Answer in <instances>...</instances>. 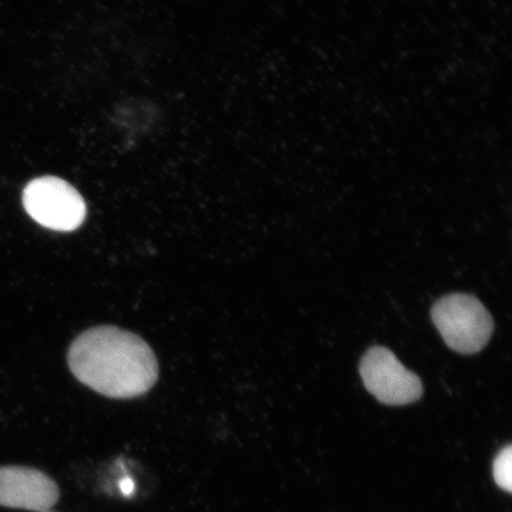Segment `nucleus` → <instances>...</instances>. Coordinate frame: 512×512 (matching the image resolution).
I'll list each match as a JSON object with an SVG mask.
<instances>
[{
	"label": "nucleus",
	"instance_id": "39448f33",
	"mask_svg": "<svg viewBox=\"0 0 512 512\" xmlns=\"http://www.w3.org/2000/svg\"><path fill=\"white\" fill-rule=\"evenodd\" d=\"M59 486L43 472L29 467H0V505L47 512L59 501Z\"/></svg>",
	"mask_w": 512,
	"mask_h": 512
},
{
	"label": "nucleus",
	"instance_id": "20e7f679",
	"mask_svg": "<svg viewBox=\"0 0 512 512\" xmlns=\"http://www.w3.org/2000/svg\"><path fill=\"white\" fill-rule=\"evenodd\" d=\"M360 374L368 392L384 405H411L424 393L419 376L403 367L393 352L383 347L366 352Z\"/></svg>",
	"mask_w": 512,
	"mask_h": 512
},
{
	"label": "nucleus",
	"instance_id": "f257e3e1",
	"mask_svg": "<svg viewBox=\"0 0 512 512\" xmlns=\"http://www.w3.org/2000/svg\"><path fill=\"white\" fill-rule=\"evenodd\" d=\"M72 373L96 393L131 399L155 386L158 362L142 338L114 326L83 332L69 349Z\"/></svg>",
	"mask_w": 512,
	"mask_h": 512
},
{
	"label": "nucleus",
	"instance_id": "7ed1b4c3",
	"mask_svg": "<svg viewBox=\"0 0 512 512\" xmlns=\"http://www.w3.org/2000/svg\"><path fill=\"white\" fill-rule=\"evenodd\" d=\"M23 206L31 219L57 232H72L86 219V203L66 181L41 177L31 181L23 192Z\"/></svg>",
	"mask_w": 512,
	"mask_h": 512
},
{
	"label": "nucleus",
	"instance_id": "0eeeda50",
	"mask_svg": "<svg viewBox=\"0 0 512 512\" xmlns=\"http://www.w3.org/2000/svg\"><path fill=\"white\" fill-rule=\"evenodd\" d=\"M120 489L123 495L130 496L134 492V482L131 478H125L120 482Z\"/></svg>",
	"mask_w": 512,
	"mask_h": 512
},
{
	"label": "nucleus",
	"instance_id": "f03ea898",
	"mask_svg": "<svg viewBox=\"0 0 512 512\" xmlns=\"http://www.w3.org/2000/svg\"><path fill=\"white\" fill-rule=\"evenodd\" d=\"M431 315L447 347L459 354H477L494 332L489 311L471 294L453 293L440 298Z\"/></svg>",
	"mask_w": 512,
	"mask_h": 512
},
{
	"label": "nucleus",
	"instance_id": "423d86ee",
	"mask_svg": "<svg viewBox=\"0 0 512 512\" xmlns=\"http://www.w3.org/2000/svg\"><path fill=\"white\" fill-rule=\"evenodd\" d=\"M494 478L499 488L509 492L512 491V447L503 448L494 460Z\"/></svg>",
	"mask_w": 512,
	"mask_h": 512
}]
</instances>
